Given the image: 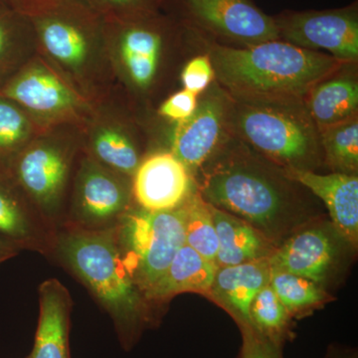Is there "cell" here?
<instances>
[{"label": "cell", "mask_w": 358, "mask_h": 358, "mask_svg": "<svg viewBox=\"0 0 358 358\" xmlns=\"http://www.w3.org/2000/svg\"><path fill=\"white\" fill-rule=\"evenodd\" d=\"M241 143V141H240ZM223 141L213 162L201 169L199 192L221 210L243 219L274 242L294 209V200L285 180L252 157L243 143Z\"/></svg>", "instance_id": "3"}, {"label": "cell", "mask_w": 358, "mask_h": 358, "mask_svg": "<svg viewBox=\"0 0 358 358\" xmlns=\"http://www.w3.org/2000/svg\"><path fill=\"white\" fill-rule=\"evenodd\" d=\"M20 9L52 59L73 74L88 67L105 37L102 16L79 0H45Z\"/></svg>", "instance_id": "6"}, {"label": "cell", "mask_w": 358, "mask_h": 358, "mask_svg": "<svg viewBox=\"0 0 358 358\" xmlns=\"http://www.w3.org/2000/svg\"><path fill=\"white\" fill-rule=\"evenodd\" d=\"M129 202L131 190L124 176L86 159L78 173L72 207L62 226L109 229L131 209Z\"/></svg>", "instance_id": "9"}, {"label": "cell", "mask_w": 358, "mask_h": 358, "mask_svg": "<svg viewBox=\"0 0 358 358\" xmlns=\"http://www.w3.org/2000/svg\"><path fill=\"white\" fill-rule=\"evenodd\" d=\"M326 358H357L355 352L350 350H341L338 348H331Z\"/></svg>", "instance_id": "35"}, {"label": "cell", "mask_w": 358, "mask_h": 358, "mask_svg": "<svg viewBox=\"0 0 358 358\" xmlns=\"http://www.w3.org/2000/svg\"><path fill=\"white\" fill-rule=\"evenodd\" d=\"M13 2V6H17V4L20 3V0H0V2H3V3H6V2Z\"/></svg>", "instance_id": "37"}, {"label": "cell", "mask_w": 358, "mask_h": 358, "mask_svg": "<svg viewBox=\"0 0 358 358\" xmlns=\"http://www.w3.org/2000/svg\"><path fill=\"white\" fill-rule=\"evenodd\" d=\"M57 228L42 215L3 164H0V236L22 251L51 258Z\"/></svg>", "instance_id": "14"}, {"label": "cell", "mask_w": 358, "mask_h": 358, "mask_svg": "<svg viewBox=\"0 0 358 358\" xmlns=\"http://www.w3.org/2000/svg\"><path fill=\"white\" fill-rule=\"evenodd\" d=\"M166 25L155 15L106 20V34L114 42L124 74L136 88L147 90L154 84L160 64Z\"/></svg>", "instance_id": "11"}, {"label": "cell", "mask_w": 358, "mask_h": 358, "mask_svg": "<svg viewBox=\"0 0 358 358\" xmlns=\"http://www.w3.org/2000/svg\"><path fill=\"white\" fill-rule=\"evenodd\" d=\"M51 258L75 275L114 322L129 350L154 324L150 301L127 267L115 227L86 230L61 226Z\"/></svg>", "instance_id": "2"}, {"label": "cell", "mask_w": 358, "mask_h": 358, "mask_svg": "<svg viewBox=\"0 0 358 358\" xmlns=\"http://www.w3.org/2000/svg\"><path fill=\"white\" fill-rule=\"evenodd\" d=\"M217 84L234 100L278 106L305 105L310 90L346 63L281 39L251 46L206 43Z\"/></svg>", "instance_id": "1"}, {"label": "cell", "mask_w": 358, "mask_h": 358, "mask_svg": "<svg viewBox=\"0 0 358 358\" xmlns=\"http://www.w3.org/2000/svg\"><path fill=\"white\" fill-rule=\"evenodd\" d=\"M133 176L134 199L145 210H173L192 194V173L173 152L150 155Z\"/></svg>", "instance_id": "15"}, {"label": "cell", "mask_w": 358, "mask_h": 358, "mask_svg": "<svg viewBox=\"0 0 358 358\" xmlns=\"http://www.w3.org/2000/svg\"><path fill=\"white\" fill-rule=\"evenodd\" d=\"M0 96L13 101L24 110L50 117L74 113L81 103L63 80L40 64L20 68L0 88Z\"/></svg>", "instance_id": "16"}, {"label": "cell", "mask_w": 358, "mask_h": 358, "mask_svg": "<svg viewBox=\"0 0 358 358\" xmlns=\"http://www.w3.org/2000/svg\"><path fill=\"white\" fill-rule=\"evenodd\" d=\"M215 82V71L208 54L188 61L181 73L183 89L195 95L204 93Z\"/></svg>", "instance_id": "31"}, {"label": "cell", "mask_w": 358, "mask_h": 358, "mask_svg": "<svg viewBox=\"0 0 358 358\" xmlns=\"http://www.w3.org/2000/svg\"><path fill=\"white\" fill-rule=\"evenodd\" d=\"M29 29L31 24L22 10L0 2V88L20 69L23 45Z\"/></svg>", "instance_id": "25"}, {"label": "cell", "mask_w": 358, "mask_h": 358, "mask_svg": "<svg viewBox=\"0 0 358 358\" xmlns=\"http://www.w3.org/2000/svg\"><path fill=\"white\" fill-rule=\"evenodd\" d=\"M185 244L206 260L216 264L218 238L212 218L210 204L199 192H192L185 204Z\"/></svg>", "instance_id": "28"}, {"label": "cell", "mask_w": 358, "mask_h": 358, "mask_svg": "<svg viewBox=\"0 0 358 358\" xmlns=\"http://www.w3.org/2000/svg\"><path fill=\"white\" fill-rule=\"evenodd\" d=\"M105 20H122L155 13V0H79Z\"/></svg>", "instance_id": "30"}, {"label": "cell", "mask_w": 358, "mask_h": 358, "mask_svg": "<svg viewBox=\"0 0 358 358\" xmlns=\"http://www.w3.org/2000/svg\"><path fill=\"white\" fill-rule=\"evenodd\" d=\"M92 150L96 162L122 176H133L141 164L133 141L114 127H102L94 134Z\"/></svg>", "instance_id": "27"}, {"label": "cell", "mask_w": 358, "mask_h": 358, "mask_svg": "<svg viewBox=\"0 0 358 358\" xmlns=\"http://www.w3.org/2000/svg\"><path fill=\"white\" fill-rule=\"evenodd\" d=\"M268 258L218 267L208 296L234 317L239 327H250L252 301L270 282Z\"/></svg>", "instance_id": "19"}, {"label": "cell", "mask_w": 358, "mask_h": 358, "mask_svg": "<svg viewBox=\"0 0 358 358\" xmlns=\"http://www.w3.org/2000/svg\"><path fill=\"white\" fill-rule=\"evenodd\" d=\"M343 66L315 85L306 99V109L317 129L357 115V78L352 73L343 72Z\"/></svg>", "instance_id": "22"}, {"label": "cell", "mask_w": 358, "mask_h": 358, "mask_svg": "<svg viewBox=\"0 0 358 358\" xmlns=\"http://www.w3.org/2000/svg\"><path fill=\"white\" fill-rule=\"evenodd\" d=\"M280 39L308 50H324L343 63L358 58L357 4L329 10L285 11L273 16Z\"/></svg>", "instance_id": "8"}, {"label": "cell", "mask_w": 358, "mask_h": 358, "mask_svg": "<svg viewBox=\"0 0 358 358\" xmlns=\"http://www.w3.org/2000/svg\"><path fill=\"white\" fill-rule=\"evenodd\" d=\"M45 1V0H20L17 4V8H23V7L30 6V4L38 3V2Z\"/></svg>", "instance_id": "36"}, {"label": "cell", "mask_w": 358, "mask_h": 358, "mask_svg": "<svg viewBox=\"0 0 358 358\" xmlns=\"http://www.w3.org/2000/svg\"><path fill=\"white\" fill-rule=\"evenodd\" d=\"M193 28L251 46L280 39L274 17L251 0H180Z\"/></svg>", "instance_id": "10"}, {"label": "cell", "mask_w": 358, "mask_h": 358, "mask_svg": "<svg viewBox=\"0 0 358 358\" xmlns=\"http://www.w3.org/2000/svg\"><path fill=\"white\" fill-rule=\"evenodd\" d=\"M20 252L21 250L15 244L0 236V266L9 259L17 256Z\"/></svg>", "instance_id": "34"}, {"label": "cell", "mask_w": 358, "mask_h": 358, "mask_svg": "<svg viewBox=\"0 0 358 358\" xmlns=\"http://www.w3.org/2000/svg\"><path fill=\"white\" fill-rule=\"evenodd\" d=\"M210 208L218 238V267L268 258L274 252V244L251 224L212 205Z\"/></svg>", "instance_id": "20"}, {"label": "cell", "mask_w": 358, "mask_h": 358, "mask_svg": "<svg viewBox=\"0 0 358 358\" xmlns=\"http://www.w3.org/2000/svg\"><path fill=\"white\" fill-rule=\"evenodd\" d=\"M217 268V264L206 260L185 244L145 298L150 303H162L186 292L208 296Z\"/></svg>", "instance_id": "21"}, {"label": "cell", "mask_w": 358, "mask_h": 358, "mask_svg": "<svg viewBox=\"0 0 358 358\" xmlns=\"http://www.w3.org/2000/svg\"><path fill=\"white\" fill-rule=\"evenodd\" d=\"M230 96L214 82L199 100L192 117L176 122L171 152L190 173L199 171L225 141Z\"/></svg>", "instance_id": "12"}, {"label": "cell", "mask_w": 358, "mask_h": 358, "mask_svg": "<svg viewBox=\"0 0 358 358\" xmlns=\"http://www.w3.org/2000/svg\"><path fill=\"white\" fill-rule=\"evenodd\" d=\"M72 159L69 148L42 141L26 145L6 164L28 199L57 229L64 223L63 202Z\"/></svg>", "instance_id": "7"}, {"label": "cell", "mask_w": 358, "mask_h": 358, "mask_svg": "<svg viewBox=\"0 0 358 358\" xmlns=\"http://www.w3.org/2000/svg\"><path fill=\"white\" fill-rule=\"evenodd\" d=\"M197 95L183 89L169 96L159 107V113L166 119L176 122L192 117L199 105Z\"/></svg>", "instance_id": "33"}, {"label": "cell", "mask_w": 358, "mask_h": 358, "mask_svg": "<svg viewBox=\"0 0 358 358\" xmlns=\"http://www.w3.org/2000/svg\"><path fill=\"white\" fill-rule=\"evenodd\" d=\"M115 232L124 263L145 296L185 244V208L129 209L115 225Z\"/></svg>", "instance_id": "5"}, {"label": "cell", "mask_w": 358, "mask_h": 358, "mask_svg": "<svg viewBox=\"0 0 358 358\" xmlns=\"http://www.w3.org/2000/svg\"><path fill=\"white\" fill-rule=\"evenodd\" d=\"M160 1V0H155V2H159Z\"/></svg>", "instance_id": "38"}, {"label": "cell", "mask_w": 358, "mask_h": 358, "mask_svg": "<svg viewBox=\"0 0 358 358\" xmlns=\"http://www.w3.org/2000/svg\"><path fill=\"white\" fill-rule=\"evenodd\" d=\"M39 308L34 345L26 358H71L69 291L58 280H46L39 287Z\"/></svg>", "instance_id": "18"}, {"label": "cell", "mask_w": 358, "mask_h": 358, "mask_svg": "<svg viewBox=\"0 0 358 358\" xmlns=\"http://www.w3.org/2000/svg\"><path fill=\"white\" fill-rule=\"evenodd\" d=\"M31 124L20 106L0 96V164L6 166L27 145Z\"/></svg>", "instance_id": "29"}, {"label": "cell", "mask_w": 358, "mask_h": 358, "mask_svg": "<svg viewBox=\"0 0 358 358\" xmlns=\"http://www.w3.org/2000/svg\"><path fill=\"white\" fill-rule=\"evenodd\" d=\"M226 129L281 169L313 171L322 157L319 129L305 105H261L230 96Z\"/></svg>", "instance_id": "4"}, {"label": "cell", "mask_w": 358, "mask_h": 358, "mask_svg": "<svg viewBox=\"0 0 358 358\" xmlns=\"http://www.w3.org/2000/svg\"><path fill=\"white\" fill-rule=\"evenodd\" d=\"M281 171L289 180L300 183L320 197L326 204L334 227L341 237L348 243L357 244V174H319L313 171L293 169Z\"/></svg>", "instance_id": "17"}, {"label": "cell", "mask_w": 358, "mask_h": 358, "mask_svg": "<svg viewBox=\"0 0 358 358\" xmlns=\"http://www.w3.org/2000/svg\"><path fill=\"white\" fill-rule=\"evenodd\" d=\"M242 348L238 358H282V345L273 343L250 327H240Z\"/></svg>", "instance_id": "32"}, {"label": "cell", "mask_w": 358, "mask_h": 358, "mask_svg": "<svg viewBox=\"0 0 358 358\" xmlns=\"http://www.w3.org/2000/svg\"><path fill=\"white\" fill-rule=\"evenodd\" d=\"M291 319L270 282L256 294L250 307V327L280 345L292 336Z\"/></svg>", "instance_id": "26"}, {"label": "cell", "mask_w": 358, "mask_h": 358, "mask_svg": "<svg viewBox=\"0 0 358 358\" xmlns=\"http://www.w3.org/2000/svg\"><path fill=\"white\" fill-rule=\"evenodd\" d=\"M343 240L334 225L306 228L275 248L268 257L270 267L307 278L324 287L338 262Z\"/></svg>", "instance_id": "13"}, {"label": "cell", "mask_w": 358, "mask_h": 358, "mask_svg": "<svg viewBox=\"0 0 358 358\" xmlns=\"http://www.w3.org/2000/svg\"><path fill=\"white\" fill-rule=\"evenodd\" d=\"M270 285L291 317L306 315L331 300L320 285L284 271L271 268Z\"/></svg>", "instance_id": "24"}, {"label": "cell", "mask_w": 358, "mask_h": 358, "mask_svg": "<svg viewBox=\"0 0 358 358\" xmlns=\"http://www.w3.org/2000/svg\"><path fill=\"white\" fill-rule=\"evenodd\" d=\"M320 148L334 173L357 174L358 169L357 115L319 129Z\"/></svg>", "instance_id": "23"}]
</instances>
